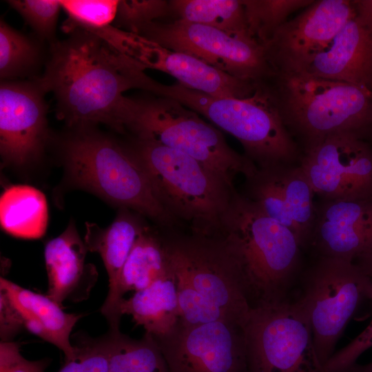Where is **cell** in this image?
I'll return each mask as SVG.
<instances>
[{
	"instance_id": "1",
	"label": "cell",
	"mask_w": 372,
	"mask_h": 372,
	"mask_svg": "<svg viewBox=\"0 0 372 372\" xmlns=\"http://www.w3.org/2000/svg\"><path fill=\"white\" fill-rule=\"evenodd\" d=\"M68 34L49 45L38 82L54 94L57 117L70 128L103 123L120 133L123 93L143 90L145 69L92 30L79 28Z\"/></svg>"
},
{
	"instance_id": "2",
	"label": "cell",
	"mask_w": 372,
	"mask_h": 372,
	"mask_svg": "<svg viewBox=\"0 0 372 372\" xmlns=\"http://www.w3.org/2000/svg\"><path fill=\"white\" fill-rule=\"evenodd\" d=\"M218 235L239 264L251 309L296 298L303 248L291 229L236 191L222 216Z\"/></svg>"
},
{
	"instance_id": "3",
	"label": "cell",
	"mask_w": 372,
	"mask_h": 372,
	"mask_svg": "<svg viewBox=\"0 0 372 372\" xmlns=\"http://www.w3.org/2000/svg\"><path fill=\"white\" fill-rule=\"evenodd\" d=\"M266 84L302 153L338 133L371 143L372 90L304 73L276 74Z\"/></svg>"
},
{
	"instance_id": "4",
	"label": "cell",
	"mask_w": 372,
	"mask_h": 372,
	"mask_svg": "<svg viewBox=\"0 0 372 372\" xmlns=\"http://www.w3.org/2000/svg\"><path fill=\"white\" fill-rule=\"evenodd\" d=\"M61 152L76 185L152 220L161 228L177 226L158 200L149 177L128 146L95 126L70 128Z\"/></svg>"
},
{
	"instance_id": "5",
	"label": "cell",
	"mask_w": 372,
	"mask_h": 372,
	"mask_svg": "<svg viewBox=\"0 0 372 372\" xmlns=\"http://www.w3.org/2000/svg\"><path fill=\"white\" fill-rule=\"evenodd\" d=\"M128 147L177 226L184 224L195 234L218 235L222 216L236 191L234 183L194 158L163 145L134 138Z\"/></svg>"
},
{
	"instance_id": "6",
	"label": "cell",
	"mask_w": 372,
	"mask_h": 372,
	"mask_svg": "<svg viewBox=\"0 0 372 372\" xmlns=\"http://www.w3.org/2000/svg\"><path fill=\"white\" fill-rule=\"evenodd\" d=\"M121 133L163 145L198 161L234 183L236 176L245 178L257 166L234 150L222 132L178 101L153 94L124 96L118 114Z\"/></svg>"
},
{
	"instance_id": "7",
	"label": "cell",
	"mask_w": 372,
	"mask_h": 372,
	"mask_svg": "<svg viewBox=\"0 0 372 372\" xmlns=\"http://www.w3.org/2000/svg\"><path fill=\"white\" fill-rule=\"evenodd\" d=\"M149 92L178 101L235 137L258 167L300 162L302 150L285 126L266 83L243 99L214 96L154 79Z\"/></svg>"
},
{
	"instance_id": "8",
	"label": "cell",
	"mask_w": 372,
	"mask_h": 372,
	"mask_svg": "<svg viewBox=\"0 0 372 372\" xmlns=\"http://www.w3.org/2000/svg\"><path fill=\"white\" fill-rule=\"evenodd\" d=\"M163 236L176 287L196 293L243 327L251 307L239 264L225 240L174 229Z\"/></svg>"
},
{
	"instance_id": "9",
	"label": "cell",
	"mask_w": 372,
	"mask_h": 372,
	"mask_svg": "<svg viewBox=\"0 0 372 372\" xmlns=\"http://www.w3.org/2000/svg\"><path fill=\"white\" fill-rule=\"evenodd\" d=\"M372 278L353 262L316 257L301 275L298 296L309 312L313 344L323 366L335 353L345 327L364 297Z\"/></svg>"
},
{
	"instance_id": "10",
	"label": "cell",
	"mask_w": 372,
	"mask_h": 372,
	"mask_svg": "<svg viewBox=\"0 0 372 372\" xmlns=\"http://www.w3.org/2000/svg\"><path fill=\"white\" fill-rule=\"evenodd\" d=\"M243 331L247 372H323L300 298L252 308Z\"/></svg>"
},
{
	"instance_id": "11",
	"label": "cell",
	"mask_w": 372,
	"mask_h": 372,
	"mask_svg": "<svg viewBox=\"0 0 372 372\" xmlns=\"http://www.w3.org/2000/svg\"><path fill=\"white\" fill-rule=\"evenodd\" d=\"M132 33L167 49L192 55L242 80L261 84L275 75L264 46L250 35L231 34L180 19L153 21Z\"/></svg>"
},
{
	"instance_id": "12",
	"label": "cell",
	"mask_w": 372,
	"mask_h": 372,
	"mask_svg": "<svg viewBox=\"0 0 372 372\" xmlns=\"http://www.w3.org/2000/svg\"><path fill=\"white\" fill-rule=\"evenodd\" d=\"M322 200L372 197V145L338 133L304 152L298 163Z\"/></svg>"
},
{
	"instance_id": "13",
	"label": "cell",
	"mask_w": 372,
	"mask_h": 372,
	"mask_svg": "<svg viewBox=\"0 0 372 372\" xmlns=\"http://www.w3.org/2000/svg\"><path fill=\"white\" fill-rule=\"evenodd\" d=\"M168 372H247L243 327L229 320L187 326L180 322L154 339Z\"/></svg>"
},
{
	"instance_id": "14",
	"label": "cell",
	"mask_w": 372,
	"mask_h": 372,
	"mask_svg": "<svg viewBox=\"0 0 372 372\" xmlns=\"http://www.w3.org/2000/svg\"><path fill=\"white\" fill-rule=\"evenodd\" d=\"M145 70L154 69L175 78L187 88L218 96L243 99L260 84L229 75L186 53L163 48L132 32L110 25L93 30Z\"/></svg>"
},
{
	"instance_id": "15",
	"label": "cell",
	"mask_w": 372,
	"mask_h": 372,
	"mask_svg": "<svg viewBox=\"0 0 372 372\" xmlns=\"http://www.w3.org/2000/svg\"><path fill=\"white\" fill-rule=\"evenodd\" d=\"M37 78L1 81L0 154L9 165L23 167L38 160L49 138L46 92Z\"/></svg>"
},
{
	"instance_id": "16",
	"label": "cell",
	"mask_w": 372,
	"mask_h": 372,
	"mask_svg": "<svg viewBox=\"0 0 372 372\" xmlns=\"http://www.w3.org/2000/svg\"><path fill=\"white\" fill-rule=\"evenodd\" d=\"M355 14L354 0H317L289 19L264 45L275 74L296 72Z\"/></svg>"
},
{
	"instance_id": "17",
	"label": "cell",
	"mask_w": 372,
	"mask_h": 372,
	"mask_svg": "<svg viewBox=\"0 0 372 372\" xmlns=\"http://www.w3.org/2000/svg\"><path fill=\"white\" fill-rule=\"evenodd\" d=\"M316 257L355 262L372 248V197L322 200L308 247Z\"/></svg>"
},
{
	"instance_id": "18",
	"label": "cell",
	"mask_w": 372,
	"mask_h": 372,
	"mask_svg": "<svg viewBox=\"0 0 372 372\" xmlns=\"http://www.w3.org/2000/svg\"><path fill=\"white\" fill-rule=\"evenodd\" d=\"M294 73L372 90V20L356 13L326 48L310 56Z\"/></svg>"
},
{
	"instance_id": "19",
	"label": "cell",
	"mask_w": 372,
	"mask_h": 372,
	"mask_svg": "<svg viewBox=\"0 0 372 372\" xmlns=\"http://www.w3.org/2000/svg\"><path fill=\"white\" fill-rule=\"evenodd\" d=\"M87 251L72 220L63 233L50 240L45 246L47 296L61 306L66 300H85L96 282V268L85 263Z\"/></svg>"
},
{
	"instance_id": "20",
	"label": "cell",
	"mask_w": 372,
	"mask_h": 372,
	"mask_svg": "<svg viewBox=\"0 0 372 372\" xmlns=\"http://www.w3.org/2000/svg\"><path fill=\"white\" fill-rule=\"evenodd\" d=\"M172 273L163 234L148 226L137 238L125 263L114 294L101 308L110 329H120L118 307L127 292L144 289Z\"/></svg>"
},
{
	"instance_id": "21",
	"label": "cell",
	"mask_w": 372,
	"mask_h": 372,
	"mask_svg": "<svg viewBox=\"0 0 372 372\" xmlns=\"http://www.w3.org/2000/svg\"><path fill=\"white\" fill-rule=\"evenodd\" d=\"M0 289L8 294L19 311L24 328L61 350L65 361L74 358L70 333L83 315L66 313L47 295L33 292L2 277Z\"/></svg>"
},
{
	"instance_id": "22",
	"label": "cell",
	"mask_w": 372,
	"mask_h": 372,
	"mask_svg": "<svg viewBox=\"0 0 372 372\" xmlns=\"http://www.w3.org/2000/svg\"><path fill=\"white\" fill-rule=\"evenodd\" d=\"M141 214L126 208H120L116 217L107 227L95 223H85L84 242L91 252L98 253L108 276L110 300L116 291L122 269L139 236L149 226Z\"/></svg>"
},
{
	"instance_id": "23",
	"label": "cell",
	"mask_w": 372,
	"mask_h": 372,
	"mask_svg": "<svg viewBox=\"0 0 372 372\" xmlns=\"http://www.w3.org/2000/svg\"><path fill=\"white\" fill-rule=\"evenodd\" d=\"M120 315H130L136 325L153 339L169 333L179 322L176 278L173 273L147 288L123 298L118 307Z\"/></svg>"
},
{
	"instance_id": "24",
	"label": "cell",
	"mask_w": 372,
	"mask_h": 372,
	"mask_svg": "<svg viewBox=\"0 0 372 372\" xmlns=\"http://www.w3.org/2000/svg\"><path fill=\"white\" fill-rule=\"evenodd\" d=\"M48 221L47 200L39 189L27 185H14L1 195V226L10 235L39 238L46 231Z\"/></svg>"
},
{
	"instance_id": "25",
	"label": "cell",
	"mask_w": 372,
	"mask_h": 372,
	"mask_svg": "<svg viewBox=\"0 0 372 372\" xmlns=\"http://www.w3.org/2000/svg\"><path fill=\"white\" fill-rule=\"evenodd\" d=\"M42 42L12 28L3 19L0 21V79L16 81L17 79H34L45 56Z\"/></svg>"
},
{
	"instance_id": "26",
	"label": "cell",
	"mask_w": 372,
	"mask_h": 372,
	"mask_svg": "<svg viewBox=\"0 0 372 372\" xmlns=\"http://www.w3.org/2000/svg\"><path fill=\"white\" fill-rule=\"evenodd\" d=\"M169 3L172 19L211 26L231 34L250 35L242 0H171Z\"/></svg>"
},
{
	"instance_id": "27",
	"label": "cell",
	"mask_w": 372,
	"mask_h": 372,
	"mask_svg": "<svg viewBox=\"0 0 372 372\" xmlns=\"http://www.w3.org/2000/svg\"><path fill=\"white\" fill-rule=\"evenodd\" d=\"M278 170L285 201L296 228L297 238L304 249L308 247L316 218L315 192L298 164L280 165Z\"/></svg>"
},
{
	"instance_id": "28",
	"label": "cell",
	"mask_w": 372,
	"mask_h": 372,
	"mask_svg": "<svg viewBox=\"0 0 372 372\" xmlns=\"http://www.w3.org/2000/svg\"><path fill=\"white\" fill-rule=\"evenodd\" d=\"M109 372H168L162 353L147 334L133 339L117 334L110 358Z\"/></svg>"
},
{
	"instance_id": "29",
	"label": "cell",
	"mask_w": 372,
	"mask_h": 372,
	"mask_svg": "<svg viewBox=\"0 0 372 372\" xmlns=\"http://www.w3.org/2000/svg\"><path fill=\"white\" fill-rule=\"evenodd\" d=\"M315 0H242L250 35L263 46L291 14Z\"/></svg>"
},
{
	"instance_id": "30",
	"label": "cell",
	"mask_w": 372,
	"mask_h": 372,
	"mask_svg": "<svg viewBox=\"0 0 372 372\" xmlns=\"http://www.w3.org/2000/svg\"><path fill=\"white\" fill-rule=\"evenodd\" d=\"M120 330L109 329L98 338L76 335L74 358L65 361L59 372H109L110 358Z\"/></svg>"
},
{
	"instance_id": "31",
	"label": "cell",
	"mask_w": 372,
	"mask_h": 372,
	"mask_svg": "<svg viewBox=\"0 0 372 372\" xmlns=\"http://www.w3.org/2000/svg\"><path fill=\"white\" fill-rule=\"evenodd\" d=\"M116 0H62L61 8L68 18L63 23V31L69 34L81 28L98 30L114 22L118 4Z\"/></svg>"
},
{
	"instance_id": "32",
	"label": "cell",
	"mask_w": 372,
	"mask_h": 372,
	"mask_svg": "<svg viewBox=\"0 0 372 372\" xmlns=\"http://www.w3.org/2000/svg\"><path fill=\"white\" fill-rule=\"evenodd\" d=\"M32 28L36 37L49 45L56 40L55 32L61 6L56 0H10L7 1Z\"/></svg>"
},
{
	"instance_id": "33",
	"label": "cell",
	"mask_w": 372,
	"mask_h": 372,
	"mask_svg": "<svg viewBox=\"0 0 372 372\" xmlns=\"http://www.w3.org/2000/svg\"><path fill=\"white\" fill-rule=\"evenodd\" d=\"M172 19L169 1L130 0L119 1L114 27L124 28L134 32L139 27L147 23Z\"/></svg>"
},
{
	"instance_id": "34",
	"label": "cell",
	"mask_w": 372,
	"mask_h": 372,
	"mask_svg": "<svg viewBox=\"0 0 372 372\" xmlns=\"http://www.w3.org/2000/svg\"><path fill=\"white\" fill-rule=\"evenodd\" d=\"M369 298L372 300V285ZM372 347V320L369 325L347 346L335 352L323 366V372H342L356 364L365 351Z\"/></svg>"
},
{
	"instance_id": "35",
	"label": "cell",
	"mask_w": 372,
	"mask_h": 372,
	"mask_svg": "<svg viewBox=\"0 0 372 372\" xmlns=\"http://www.w3.org/2000/svg\"><path fill=\"white\" fill-rule=\"evenodd\" d=\"M50 362L48 358L38 360L25 359L17 342L0 343V372H45Z\"/></svg>"
},
{
	"instance_id": "36",
	"label": "cell",
	"mask_w": 372,
	"mask_h": 372,
	"mask_svg": "<svg viewBox=\"0 0 372 372\" xmlns=\"http://www.w3.org/2000/svg\"><path fill=\"white\" fill-rule=\"evenodd\" d=\"M24 328L22 316L8 294L0 289V337L8 342Z\"/></svg>"
},
{
	"instance_id": "37",
	"label": "cell",
	"mask_w": 372,
	"mask_h": 372,
	"mask_svg": "<svg viewBox=\"0 0 372 372\" xmlns=\"http://www.w3.org/2000/svg\"><path fill=\"white\" fill-rule=\"evenodd\" d=\"M356 13L372 20V0H354Z\"/></svg>"
},
{
	"instance_id": "38",
	"label": "cell",
	"mask_w": 372,
	"mask_h": 372,
	"mask_svg": "<svg viewBox=\"0 0 372 372\" xmlns=\"http://www.w3.org/2000/svg\"><path fill=\"white\" fill-rule=\"evenodd\" d=\"M355 263L366 275L372 278V248L364 256L357 260Z\"/></svg>"
},
{
	"instance_id": "39",
	"label": "cell",
	"mask_w": 372,
	"mask_h": 372,
	"mask_svg": "<svg viewBox=\"0 0 372 372\" xmlns=\"http://www.w3.org/2000/svg\"><path fill=\"white\" fill-rule=\"evenodd\" d=\"M342 372H372V362L364 365L355 364Z\"/></svg>"
}]
</instances>
